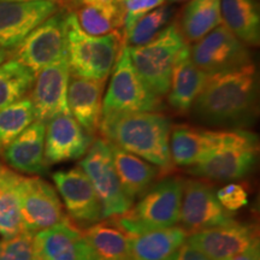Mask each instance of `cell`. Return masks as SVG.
I'll return each instance as SVG.
<instances>
[{"label":"cell","mask_w":260,"mask_h":260,"mask_svg":"<svg viewBox=\"0 0 260 260\" xmlns=\"http://www.w3.org/2000/svg\"><path fill=\"white\" fill-rule=\"evenodd\" d=\"M37 260H99L83 230L67 216L63 222L34 234Z\"/></svg>","instance_id":"14"},{"label":"cell","mask_w":260,"mask_h":260,"mask_svg":"<svg viewBox=\"0 0 260 260\" xmlns=\"http://www.w3.org/2000/svg\"><path fill=\"white\" fill-rule=\"evenodd\" d=\"M59 9L53 2L0 0V47L12 51Z\"/></svg>","instance_id":"15"},{"label":"cell","mask_w":260,"mask_h":260,"mask_svg":"<svg viewBox=\"0 0 260 260\" xmlns=\"http://www.w3.org/2000/svg\"><path fill=\"white\" fill-rule=\"evenodd\" d=\"M52 180L63 199L68 217L74 223L89 226L103 219L102 205L95 190L80 167L54 172Z\"/></svg>","instance_id":"13"},{"label":"cell","mask_w":260,"mask_h":260,"mask_svg":"<svg viewBox=\"0 0 260 260\" xmlns=\"http://www.w3.org/2000/svg\"><path fill=\"white\" fill-rule=\"evenodd\" d=\"M83 230L87 242L99 260H132L129 235L112 218Z\"/></svg>","instance_id":"26"},{"label":"cell","mask_w":260,"mask_h":260,"mask_svg":"<svg viewBox=\"0 0 260 260\" xmlns=\"http://www.w3.org/2000/svg\"><path fill=\"white\" fill-rule=\"evenodd\" d=\"M46 123L35 121L4 148V159L12 170L40 175L47 171L45 159Z\"/></svg>","instance_id":"20"},{"label":"cell","mask_w":260,"mask_h":260,"mask_svg":"<svg viewBox=\"0 0 260 260\" xmlns=\"http://www.w3.org/2000/svg\"><path fill=\"white\" fill-rule=\"evenodd\" d=\"M6 2H53L61 8V0H6Z\"/></svg>","instance_id":"41"},{"label":"cell","mask_w":260,"mask_h":260,"mask_svg":"<svg viewBox=\"0 0 260 260\" xmlns=\"http://www.w3.org/2000/svg\"><path fill=\"white\" fill-rule=\"evenodd\" d=\"M258 77L251 63L239 69L210 75L191 106L195 119L211 126L241 129L254 118Z\"/></svg>","instance_id":"1"},{"label":"cell","mask_w":260,"mask_h":260,"mask_svg":"<svg viewBox=\"0 0 260 260\" xmlns=\"http://www.w3.org/2000/svg\"><path fill=\"white\" fill-rule=\"evenodd\" d=\"M68 10L59 9L42 22L17 47L11 57L37 74L47 65L67 58L65 48V19Z\"/></svg>","instance_id":"10"},{"label":"cell","mask_w":260,"mask_h":260,"mask_svg":"<svg viewBox=\"0 0 260 260\" xmlns=\"http://www.w3.org/2000/svg\"><path fill=\"white\" fill-rule=\"evenodd\" d=\"M222 24L220 0H189L182 12L180 30L188 44L197 42Z\"/></svg>","instance_id":"27"},{"label":"cell","mask_w":260,"mask_h":260,"mask_svg":"<svg viewBox=\"0 0 260 260\" xmlns=\"http://www.w3.org/2000/svg\"><path fill=\"white\" fill-rule=\"evenodd\" d=\"M2 151H3V149H2V147H0V153H2Z\"/></svg>","instance_id":"43"},{"label":"cell","mask_w":260,"mask_h":260,"mask_svg":"<svg viewBox=\"0 0 260 260\" xmlns=\"http://www.w3.org/2000/svg\"><path fill=\"white\" fill-rule=\"evenodd\" d=\"M210 74L205 73L193 63L189 45L181 52L171 75L168 103L175 112L188 113L203 90Z\"/></svg>","instance_id":"21"},{"label":"cell","mask_w":260,"mask_h":260,"mask_svg":"<svg viewBox=\"0 0 260 260\" xmlns=\"http://www.w3.org/2000/svg\"><path fill=\"white\" fill-rule=\"evenodd\" d=\"M193 63L205 73L213 75L239 69L252 63L251 52L223 23L211 30L190 47Z\"/></svg>","instance_id":"11"},{"label":"cell","mask_w":260,"mask_h":260,"mask_svg":"<svg viewBox=\"0 0 260 260\" xmlns=\"http://www.w3.org/2000/svg\"><path fill=\"white\" fill-rule=\"evenodd\" d=\"M168 260H212L206 254L200 252L195 247L189 245L187 241L182 245L176 252Z\"/></svg>","instance_id":"36"},{"label":"cell","mask_w":260,"mask_h":260,"mask_svg":"<svg viewBox=\"0 0 260 260\" xmlns=\"http://www.w3.org/2000/svg\"><path fill=\"white\" fill-rule=\"evenodd\" d=\"M77 22L86 34L102 37L113 31H119L124 24V8L103 9L81 4L76 9Z\"/></svg>","instance_id":"30"},{"label":"cell","mask_w":260,"mask_h":260,"mask_svg":"<svg viewBox=\"0 0 260 260\" xmlns=\"http://www.w3.org/2000/svg\"><path fill=\"white\" fill-rule=\"evenodd\" d=\"M177 22L168 24L153 40L139 47H129V56L139 76L159 98L170 88L171 75L181 52L188 46Z\"/></svg>","instance_id":"6"},{"label":"cell","mask_w":260,"mask_h":260,"mask_svg":"<svg viewBox=\"0 0 260 260\" xmlns=\"http://www.w3.org/2000/svg\"><path fill=\"white\" fill-rule=\"evenodd\" d=\"M82 0H61V9L73 11V9H77L81 5Z\"/></svg>","instance_id":"39"},{"label":"cell","mask_w":260,"mask_h":260,"mask_svg":"<svg viewBox=\"0 0 260 260\" xmlns=\"http://www.w3.org/2000/svg\"><path fill=\"white\" fill-rule=\"evenodd\" d=\"M182 191V178H164L149 188L135 206L112 219L128 235L176 225L180 219Z\"/></svg>","instance_id":"5"},{"label":"cell","mask_w":260,"mask_h":260,"mask_svg":"<svg viewBox=\"0 0 260 260\" xmlns=\"http://www.w3.org/2000/svg\"><path fill=\"white\" fill-rule=\"evenodd\" d=\"M18 174L0 164V236L12 237L24 233L17 191Z\"/></svg>","instance_id":"28"},{"label":"cell","mask_w":260,"mask_h":260,"mask_svg":"<svg viewBox=\"0 0 260 260\" xmlns=\"http://www.w3.org/2000/svg\"><path fill=\"white\" fill-rule=\"evenodd\" d=\"M0 260H37L34 249V234L21 233L0 240Z\"/></svg>","instance_id":"33"},{"label":"cell","mask_w":260,"mask_h":260,"mask_svg":"<svg viewBox=\"0 0 260 260\" xmlns=\"http://www.w3.org/2000/svg\"><path fill=\"white\" fill-rule=\"evenodd\" d=\"M259 144L255 134L245 129H218L214 145L189 174L210 181H236L255 167Z\"/></svg>","instance_id":"4"},{"label":"cell","mask_w":260,"mask_h":260,"mask_svg":"<svg viewBox=\"0 0 260 260\" xmlns=\"http://www.w3.org/2000/svg\"><path fill=\"white\" fill-rule=\"evenodd\" d=\"M34 80L35 74L15 58L0 65V110L27 96Z\"/></svg>","instance_id":"29"},{"label":"cell","mask_w":260,"mask_h":260,"mask_svg":"<svg viewBox=\"0 0 260 260\" xmlns=\"http://www.w3.org/2000/svg\"><path fill=\"white\" fill-rule=\"evenodd\" d=\"M124 42L123 32L92 37L81 29L75 11L65 19V48L70 73L83 79L105 82Z\"/></svg>","instance_id":"3"},{"label":"cell","mask_w":260,"mask_h":260,"mask_svg":"<svg viewBox=\"0 0 260 260\" xmlns=\"http://www.w3.org/2000/svg\"><path fill=\"white\" fill-rule=\"evenodd\" d=\"M172 9L167 4L158 6L148 14L142 16L133 28L123 37L128 47H139L147 44L157 37L169 24L172 17Z\"/></svg>","instance_id":"32"},{"label":"cell","mask_w":260,"mask_h":260,"mask_svg":"<svg viewBox=\"0 0 260 260\" xmlns=\"http://www.w3.org/2000/svg\"><path fill=\"white\" fill-rule=\"evenodd\" d=\"M229 260H260V252H259V242H255L245 252L240 253Z\"/></svg>","instance_id":"37"},{"label":"cell","mask_w":260,"mask_h":260,"mask_svg":"<svg viewBox=\"0 0 260 260\" xmlns=\"http://www.w3.org/2000/svg\"><path fill=\"white\" fill-rule=\"evenodd\" d=\"M222 23L246 46L260 44V16L255 0H220Z\"/></svg>","instance_id":"25"},{"label":"cell","mask_w":260,"mask_h":260,"mask_svg":"<svg viewBox=\"0 0 260 260\" xmlns=\"http://www.w3.org/2000/svg\"><path fill=\"white\" fill-rule=\"evenodd\" d=\"M188 235L181 225L129 235L132 260H168L187 241Z\"/></svg>","instance_id":"24"},{"label":"cell","mask_w":260,"mask_h":260,"mask_svg":"<svg viewBox=\"0 0 260 260\" xmlns=\"http://www.w3.org/2000/svg\"><path fill=\"white\" fill-rule=\"evenodd\" d=\"M81 4L92 5L103 9H117L123 6V3L118 2V0H82Z\"/></svg>","instance_id":"38"},{"label":"cell","mask_w":260,"mask_h":260,"mask_svg":"<svg viewBox=\"0 0 260 260\" xmlns=\"http://www.w3.org/2000/svg\"><path fill=\"white\" fill-rule=\"evenodd\" d=\"M111 73V81L103 99L102 119L125 113L159 111L161 98L155 95L139 76L125 42H123Z\"/></svg>","instance_id":"7"},{"label":"cell","mask_w":260,"mask_h":260,"mask_svg":"<svg viewBox=\"0 0 260 260\" xmlns=\"http://www.w3.org/2000/svg\"><path fill=\"white\" fill-rule=\"evenodd\" d=\"M70 68L67 58L47 65L35 74L30 100L37 121L46 123L60 113H70L68 107V86Z\"/></svg>","instance_id":"17"},{"label":"cell","mask_w":260,"mask_h":260,"mask_svg":"<svg viewBox=\"0 0 260 260\" xmlns=\"http://www.w3.org/2000/svg\"><path fill=\"white\" fill-rule=\"evenodd\" d=\"M234 219L217 199L216 191L203 180H183L178 223L189 234L201 232Z\"/></svg>","instance_id":"12"},{"label":"cell","mask_w":260,"mask_h":260,"mask_svg":"<svg viewBox=\"0 0 260 260\" xmlns=\"http://www.w3.org/2000/svg\"><path fill=\"white\" fill-rule=\"evenodd\" d=\"M10 57H11V51L0 47V65L4 63V61L8 60Z\"/></svg>","instance_id":"40"},{"label":"cell","mask_w":260,"mask_h":260,"mask_svg":"<svg viewBox=\"0 0 260 260\" xmlns=\"http://www.w3.org/2000/svg\"><path fill=\"white\" fill-rule=\"evenodd\" d=\"M79 167L89 178L95 190L102 205L103 219L121 216L133 206L132 200L124 194L117 177L111 147L106 139L94 140Z\"/></svg>","instance_id":"8"},{"label":"cell","mask_w":260,"mask_h":260,"mask_svg":"<svg viewBox=\"0 0 260 260\" xmlns=\"http://www.w3.org/2000/svg\"><path fill=\"white\" fill-rule=\"evenodd\" d=\"M93 141V136L70 113L52 117L46 122L45 133V159L47 165L83 158Z\"/></svg>","instance_id":"18"},{"label":"cell","mask_w":260,"mask_h":260,"mask_svg":"<svg viewBox=\"0 0 260 260\" xmlns=\"http://www.w3.org/2000/svg\"><path fill=\"white\" fill-rule=\"evenodd\" d=\"M218 135V129H205L188 124H177L171 128L170 155L172 165L191 168L198 164Z\"/></svg>","instance_id":"23"},{"label":"cell","mask_w":260,"mask_h":260,"mask_svg":"<svg viewBox=\"0 0 260 260\" xmlns=\"http://www.w3.org/2000/svg\"><path fill=\"white\" fill-rule=\"evenodd\" d=\"M219 204L229 212H236L248 204V191L243 184L232 182L216 191Z\"/></svg>","instance_id":"34"},{"label":"cell","mask_w":260,"mask_h":260,"mask_svg":"<svg viewBox=\"0 0 260 260\" xmlns=\"http://www.w3.org/2000/svg\"><path fill=\"white\" fill-rule=\"evenodd\" d=\"M187 242L212 260H229L259 242L252 224L232 222L188 235Z\"/></svg>","instance_id":"16"},{"label":"cell","mask_w":260,"mask_h":260,"mask_svg":"<svg viewBox=\"0 0 260 260\" xmlns=\"http://www.w3.org/2000/svg\"><path fill=\"white\" fill-rule=\"evenodd\" d=\"M167 0H123L124 8V24H123V37L133 28L142 16L148 14L158 6L165 4Z\"/></svg>","instance_id":"35"},{"label":"cell","mask_w":260,"mask_h":260,"mask_svg":"<svg viewBox=\"0 0 260 260\" xmlns=\"http://www.w3.org/2000/svg\"><path fill=\"white\" fill-rule=\"evenodd\" d=\"M37 121L29 96L0 110V147L4 149L31 123Z\"/></svg>","instance_id":"31"},{"label":"cell","mask_w":260,"mask_h":260,"mask_svg":"<svg viewBox=\"0 0 260 260\" xmlns=\"http://www.w3.org/2000/svg\"><path fill=\"white\" fill-rule=\"evenodd\" d=\"M17 191L24 232L35 234L67 218L56 188L41 177L18 174Z\"/></svg>","instance_id":"9"},{"label":"cell","mask_w":260,"mask_h":260,"mask_svg":"<svg viewBox=\"0 0 260 260\" xmlns=\"http://www.w3.org/2000/svg\"><path fill=\"white\" fill-rule=\"evenodd\" d=\"M167 2L170 3V4H177V3H184V2H189V0H167Z\"/></svg>","instance_id":"42"},{"label":"cell","mask_w":260,"mask_h":260,"mask_svg":"<svg viewBox=\"0 0 260 260\" xmlns=\"http://www.w3.org/2000/svg\"><path fill=\"white\" fill-rule=\"evenodd\" d=\"M171 122L159 112H134L102 119L103 138L138 155L160 172L172 168L170 155Z\"/></svg>","instance_id":"2"},{"label":"cell","mask_w":260,"mask_h":260,"mask_svg":"<svg viewBox=\"0 0 260 260\" xmlns=\"http://www.w3.org/2000/svg\"><path fill=\"white\" fill-rule=\"evenodd\" d=\"M110 147L113 167L122 189L134 204L152 187L160 171L154 165L111 142Z\"/></svg>","instance_id":"22"},{"label":"cell","mask_w":260,"mask_h":260,"mask_svg":"<svg viewBox=\"0 0 260 260\" xmlns=\"http://www.w3.org/2000/svg\"><path fill=\"white\" fill-rule=\"evenodd\" d=\"M105 82L83 79L70 73L68 107L70 115L88 134L99 132L103 118V90Z\"/></svg>","instance_id":"19"}]
</instances>
